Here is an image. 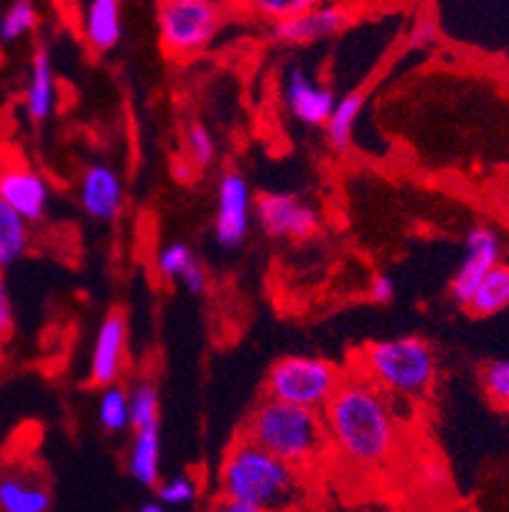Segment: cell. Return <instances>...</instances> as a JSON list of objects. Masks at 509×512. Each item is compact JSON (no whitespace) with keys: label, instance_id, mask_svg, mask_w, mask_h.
I'll return each mask as SVG.
<instances>
[{"label":"cell","instance_id":"cell-17","mask_svg":"<svg viewBox=\"0 0 509 512\" xmlns=\"http://www.w3.org/2000/svg\"><path fill=\"white\" fill-rule=\"evenodd\" d=\"M56 105V79L51 57L46 49H39L31 62V74L26 85V113L28 118L41 123L54 113Z\"/></svg>","mask_w":509,"mask_h":512},{"label":"cell","instance_id":"cell-11","mask_svg":"<svg viewBox=\"0 0 509 512\" xmlns=\"http://www.w3.org/2000/svg\"><path fill=\"white\" fill-rule=\"evenodd\" d=\"M51 487L34 462L8 464L0 472V512H49Z\"/></svg>","mask_w":509,"mask_h":512},{"label":"cell","instance_id":"cell-20","mask_svg":"<svg viewBox=\"0 0 509 512\" xmlns=\"http://www.w3.org/2000/svg\"><path fill=\"white\" fill-rule=\"evenodd\" d=\"M362 107L364 95H359V92H352V95L336 100L334 113L329 115V120H326L324 125L331 148H336V151H347V148L352 146L354 125H357L359 115H362Z\"/></svg>","mask_w":509,"mask_h":512},{"label":"cell","instance_id":"cell-34","mask_svg":"<svg viewBox=\"0 0 509 512\" xmlns=\"http://www.w3.org/2000/svg\"><path fill=\"white\" fill-rule=\"evenodd\" d=\"M214 3H219V6H224V8H235V6H242V0H214Z\"/></svg>","mask_w":509,"mask_h":512},{"label":"cell","instance_id":"cell-23","mask_svg":"<svg viewBox=\"0 0 509 512\" xmlns=\"http://www.w3.org/2000/svg\"><path fill=\"white\" fill-rule=\"evenodd\" d=\"M130 398V426L133 431H143V428H161L158 423V388L151 380H138L133 388L128 390Z\"/></svg>","mask_w":509,"mask_h":512},{"label":"cell","instance_id":"cell-15","mask_svg":"<svg viewBox=\"0 0 509 512\" xmlns=\"http://www.w3.org/2000/svg\"><path fill=\"white\" fill-rule=\"evenodd\" d=\"M79 204L97 222L118 220L125 204L120 174L107 164H92L79 179Z\"/></svg>","mask_w":509,"mask_h":512},{"label":"cell","instance_id":"cell-4","mask_svg":"<svg viewBox=\"0 0 509 512\" xmlns=\"http://www.w3.org/2000/svg\"><path fill=\"white\" fill-rule=\"evenodd\" d=\"M357 370L385 398H423L436 383V352L420 337L372 342L359 352Z\"/></svg>","mask_w":509,"mask_h":512},{"label":"cell","instance_id":"cell-5","mask_svg":"<svg viewBox=\"0 0 509 512\" xmlns=\"http://www.w3.org/2000/svg\"><path fill=\"white\" fill-rule=\"evenodd\" d=\"M342 380V370L324 357L288 355L280 357L265 375V398L324 411Z\"/></svg>","mask_w":509,"mask_h":512},{"label":"cell","instance_id":"cell-10","mask_svg":"<svg viewBox=\"0 0 509 512\" xmlns=\"http://www.w3.org/2000/svg\"><path fill=\"white\" fill-rule=\"evenodd\" d=\"M0 202L26 222H39L49 209V184L23 161H6L0 166Z\"/></svg>","mask_w":509,"mask_h":512},{"label":"cell","instance_id":"cell-26","mask_svg":"<svg viewBox=\"0 0 509 512\" xmlns=\"http://www.w3.org/2000/svg\"><path fill=\"white\" fill-rule=\"evenodd\" d=\"M186 148H189V164L196 169H207L217 158V143L212 133L202 123H191L186 130Z\"/></svg>","mask_w":509,"mask_h":512},{"label":"cell","instance_id":"cell-9","mask_svg":"<svg viewBox=\"0 0 509 512\" xmlns=\"http://www.w3.org/2000/svg\"><path fill=\"white\" fill-rule=\"evenodd\" d=\"M352 18L354 13L349 6L324 0L321 6L311 8V11L301 13V16L273 23L270 36H273L278 44H288V46L316 44V41H324L336 34H342L349 23H352Z\"/></svg>","mask_w":509,"mask_h":512},{"label":"cell","instance_id":"cell-31","mask_svg":"<svg viewBox=\"0 0 509 512\" xmlns=\"http://www.w3.org/2000/svg\"><path fill=\"white\" fill-rule=\"evenodd\" d=\"M370 299L375 301V304H390V301L395 299V283H392L390 276L380 273V276L372 278Z\"/></svg>","mask_w":509,"mask_h":512},{"label":"cell","instance_id":"cell-32","mask_svg":"<svg viewBox=\"0 0 509 512\" xmlns=\"http://www.w3.org/2000/svg\"><path fill=\"white\" fill-rule=\"evenodd\" d=\"M212 512H260V510L242 505V502H232V500H224V497H219V502L214 505Z\"/></svg>","mask_w":509,"mask_h":512},{"label":"cell","instance_id":"cell-1","mask_svg":"<svg viewBox=\"0 0 509 512\" xmlns=\"http://www.w3.org/2000/svg\"><path fill=\"white\" fill-rule=\"evenodd\" d=\"M331 449L359 469L385 464L398 444V426L385 395L362 377H344L321 411Z\"/></svg>","mask_w":509,"mask_h":512},{"label":"cell","instance_id":"cell-24","mask_svg":"<svg viewBox=\"0 0 509 512\" xmlns=\"http://www.w3.org/2000/svg\"><path fill=\"white\" fill-rule=\"evenodd\" d=\"M324 0H242V6L250 13H255L258 18L268 23H280L288 21V18H296L301 13L311 11V8L321 6Z\"/></svg>","mask_w":509,"mask_h":512},{"label":"cell","instance_id":"cell-25","mask_svg":"<svg viewBox=\"0 0 509 512\" xmlns=\"http://www.w3.org/2000/svg\"><path fill=\"white\" fill-rule=\"evenodd\" d=\"M36 23H39V13H36L34 3L31 0H16L0 18V41L3 44L18 41L28 31H34Z\"/></svg>","mask_w":509,"mask_h":512},{"label":"cell","instance_id":"cell-22","mask_svg":"<svg viewBox=\"0 0 509 512\" xmlns=\"http://www.w3.org/2000/svg\"><path fill=\"white\" fill-rule=\"evenodd\" d=\"M97 416H100V426L105 428L107 434H123L125 428H130L128 390L120 388L118 383L102 388Z\"/></svg>","mask_w":509,"mask_h":512},{"label":"cell","instance_id":"cell-35","mask_svg":"<svg viewBox=\"0 0 509 512\" xmlns=\"http://www.w3.org/2000/svg\"><path fill=\"white\" fill-rule=\"evenodd\" d=\"M54 3H56V6H59V8H72L74 3H77V0H54Z\"/></svg>","mask_w":509,"mask_h":512},{"label":"cell","instance_id":"cell-33","mask_svg":"<svg viewBox=\"0 0 509 512\" xmlns=\"http://www.w3.org/2000/svg\"><path fill=\"white\" fill-rule=\"evenodd\" d=\"M140 512H166V510H163V507L158 505V502H148V505L140 507Z\"/></svg>","mask_w":509,"mask_h":512},{"label":"cell","instance_id":"cell-12","mask_svg":"<svg viewBox=\"0 0 509 512\" xmlns=\"http://www.w3.org/2000/svg\"><path fill=\"white\" fill-rule=\"evenodd\" d=\"M499 258H502V245H499L497 232L482 225L469 230V235H466V258L459 265L454 281H451V296H454L456 304H469L476 286L484 281V276L492 271L494 265H499Z\"/></svg>","mask_w":509,"mask_h":512},{"label":"cell","instance_id":"cell-16","mask_svg":"<svg viewBox=\"0 0 509 512\" xmlns=\"http://www.w3.org/2000/svg\"><path fill=\"white\" fill-rule=\"evenodd\" d=\"M82 36L95 51H110L123 36L120 0H87L82 13Z\"/></svg>","mask_w":509,"mask_h":512},{"label":"cell","instance_id":"cell-29","mask_svg":"<svg viewBox=\"0 0 509 512\" xmlns=\"http://www.w3.org/2000/svg\"><path fill=\"white\" fill-rule=\"evenodd\" d=\"M194 497L196 482L186 477V474H179V477H171L158 484V500L166 502V505H189Z\"/></svg>","mask_w":509,"mask_h":512},{"label":"cell","instance_id":"cell-6","mask_svg":"<svg viewBox=\"0 0 509 512\" xmlns=\"http://www.w3.org/2000/svg\"><path fill=\"white\" fill-rule=\"evenodd\" d=\"M227 8L214 0H161L158 36L168 57L191 59L219 34Z\"/></svg>","mask_w":509,"mask_h":512},{"label":"cell","instance_id":"cell-19","mask_svg":"<svg viewBox=\"0 0 509 512\" xmlns=\"http://www.w3.org/2000/svg\"><path fill=\"white\" fill-rule=\"evenodd\" d=\"M509 306V265H494L484 276V281L476 286L474 296L469 299L466 309L476 316L499 314Z\"/></svg>","mask_w":509,"mask_h":512},{"label":"cell","instance_id":"cell-28","mask_svg":"<svg viewBox=\"0 0 509 512\" xmlns=\"http://www.w3.org/2000/svg\"><path fill=\"white\" fill-rule=\"evenodd\" d=\"M482 383L497 403L509 408V360H492L484 365Z\"/></svg>","mask_w":509,"mask_h":512},{"label":"cell","instance_id":"cell-21","mask_svg":"<svg viewBox=\"0 0 509 512\" xmlns=\"http://www.w3.org/2000/svg\"><path fill=\"white\" fill-rule=\"evenodd\" d=\"M28 248V222L0 202V273L23 258Z\"/></svg>","mask_w":509,"mask_h":512},{"label":"cell","instance_id":"cell-18","mask_svg":"<svg viewBox=\"0 0 509 512\" xmlns=\"http://www.w3.org/2000/svg\"><path fill=\"white\" fill-rule=\"evenodd\" d=\"M128 474L143 487H158L161 482V428L135 431L128 451Z\"/></svg>","mask_w":509,"mask_h":512},{"label":"cell","instance_id":"cell-8","mask_svg":"<svg viewBox=\"0 0 509 512\" xmlns=\"http://www.w3.org/2000/svg\"><path fill=\"white\" fill-rule=\"evenodd\" d=\"M252 222V192L240 171H224L217 184L214 237L222 248H240Z\"/></svg>","mask_w":509,"mask_h":512},{"label":"cell","instance_id":"cell-3","mask_svg":"<svg viewBox=\"0 0 509 512\" xmlns=\"http://www.w3.org/2000/svg\"><path fill=\"white\" fill-rule=\"evenodd\" d=\"M298 472H311L331 449L321 411L263 398L247 416L242 434Z\"/></svg>","mask_w":509,"mask_h":512},{"label":"cell","instance_id":"cell-7","mask_svg":"<svg viewBox=\"0 0 509 512\" xmlns=\"http://www.w3.org/2000/svg\"><path fill=\"white\" fill-rule=\"evenodd\" d=\"M258 225L278 240H308L319 230V214L296 194L265 192L255 199Z\"/></svg>","mask_w":509,"mask_h":512},{"label":"cell","instance_id":"cell-14","mask_svg":"<svg viewBox=\"0 0 509 512\" xmlns=\"http://www.w3.org/2000/svg\"><path fill=\"white\" fill-rule=\"evenodd\" d=\"M125 349H128V321L123 314L112 311L97 329L95 347L90 360V380L100 388L115 385L125 370Z\"/></svg>","mask_w":509,"mask_h":512},{"label":"cell","instance_id":"cell-27","mask_svg":"<svg viewBox=\"0 0 509 512\" xmlns=\"http://www.w3.org/2000/svg\"><path fill=\"white\" fill-rule=\"evenodd\" d=\"M196 260L199 258L191 253L189 245H184V242H171V245H166V248L158 253L156 265H158V271H161V276L176 278V281H179V278L189 271Z\"/></svg>","mask_w":509,"mask_h":512},{"label":"cell","instance_id":"cell-30","mask_svg":"<svg viewBox=\"0 0 509 512\" xmlns=\"http://www.w3.org/2000/svg\"><path fill=\"white\" fill-rule=\"evenodd\" d=\"M13 334V304L8 296L6 278L0 273V344L8 342Z\"/></svg>","mask_w":509,"mask_h":512},{"label":"cell","instance_id":"cell-13","mask_svg":"<svg viewBox=\"0 0 509 512\" xmlns=\"http://www.w3.org/2000/svg\"><path fill=\"white\" fill-rule=\"evenodd\" d=\"M283 100H286L288 113L308 128L326 125L336 105L334 92L314 82L306 69L298 67V64L288 69L286 77H283Z\"/></svg>","mask_w":509,"mask_h":512},{"label":"cell","instance_id":"cell-2","mask_svg":"<svg viewBox=\"0 0 509 512\" xmlns=\"http://www.w3.org/2000/svg\"><path fill=\"white\" fill-rule=\"evenodd\" d=\"M224 500L242 502L260 512H296L308 502V474L288 467L245 436L227 449L219 467Z\"/></svg>","mask_w":509,"mask_h":512}]
</instances>
